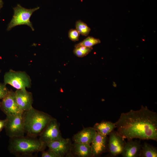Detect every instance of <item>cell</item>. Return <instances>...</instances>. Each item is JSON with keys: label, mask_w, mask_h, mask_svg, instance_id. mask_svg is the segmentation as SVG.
<instances>
[{"label": "cell", "mask_w": 157, "mask_h": 157, "mask_svg": "<svg viewBox=\"0 0 157 157\" xmlns=\"http://www.w3.org/2000/svg\"><path fill=\"white\" fill-rule=\"evenodd\" d=\"M115 124L117 132L124 139L157 141V113L146 106L122 113Z\"/></svg>", "instance_id": "obj_1"}, {"label": "cell", "mask_w": 157, "mask_h": 157, "mask_svg": "<svg viewBox=\"0 0 157 157\" xmlns=\"http://www.w3.org/2000/svg\"><path fill=\"white\" fill-rule=\"evenodd\" d=\"M10 138L8 150L16 156H31L42 151L46 146L45 143L35 137L23 136Z\"/></svg>", "instance_id": "obj_2"}, {"label": "cell", "mask_w": 157, "mask_h": 157, "mask_svg": "<svg viewBox=\"0 0 157 157\" xmlns=\"http://www.w3.org/2000/svg\"><path fill=\"white\" fill-rule=\"evenodd\" d=\"M25 133L35 137L40 133L54 118L49 114L32 107L22 114Z\"/></svg>", "instance_id": "obj_3"}, {"label": "cell", "mask_w": 157, "mask_h": 157, "mask_svg": "<svg viewBox=\"0 0 157 157\" xmlns=\"http://www.w3.org/2000/svg\"><path fill=\"white\" fill-rule=\"evenodd\" d=\"M39 8L37 7L34 8L28 9L24 8L19 4L13 8L14 14L13 18L8 25L7 31L11 30L17 26L26 25L30 27L33 31L34 30L30 18L33 13Z\"/></svg>", "instance_id": "obj_4"}, {"label": "cell", "mask_w": 157, "mask_h": 157, "mask_svg": "<svg viewBox=\"0 0 157 157\" xmlns=\"http://www.w3.org/2000/svg\"><path fill=\"white\" fill-rule=\"evenodd\" d=\"M22 114L6 116L4 128L6 134L10 138L24 136L25 131Z\"/></svg>", "instance_id": "obj_5"}, {"label": "cell", "mask_w": 157, "mask_h": 157, "mask_svg": "<svg viewBox=\"0 0 157 157\" xmlns=\"http://www.w3.org/2000/svg\"><path fill=\"white\" fill-rule=\"evenodd\" d=\"M4 84H9L17 90L26 89L31 85L30 76L24 72L10 70L4 75Z\"/></svg>", "instance_id": "obj_6"}, {"label": "cell", "mask_w": 157, "mask_h": 157, "mask_svg": "<svg viewBox=\"0 0 157 157\" xmlns=\"http://www.w3.org/2000/svg\"><path fill=\"white\" fill-rule=\"evenodd\" d=\"M59 128V124L54 118L51 120L40 134L39 140L46 143L62 139Z\"/></svg>", "instance_id": "obj_7"}, {"label": "cell", "mask_w": 157, "mask_h": 157, "mask_svg": "<svg viewBox=\"0 0 157 157\" xmlns=\"http://www.w3.org/2000/svg\"><path fill=\"white\" fill-rule=\"evenodd\" d=\"M1 110L6 116L19 113H23L17 103L15 92L9 90L8 94L3 99L0 106Z\"/></svg>", "instance_id": "obj_8"}, {"label": "cell", "mask_w": 157, "mask_h": 157, "mask_svg": "<svg viewBox=\"0 0 157 157\" xmlns=\"http://www.w3.org/2000/svg\"><path fill=\"white\" fill-rule=\"evenodd\" d=\"M46 146L54 151L59 157L72 156V144L68 138L62 139L45 143Z\"/></svg>", "instance_id": "obj_9"}, {"label": "cell", "mask_w": 157, "mask_h": 157, "mask_svg": "<svg viewBox=\"0 0 157 157\" xmlns=\"http://www.w3.org/2000/svg\"><path fill=\"white\" fill-rule=\"evenodd\" d=\"M109 135L107 150L110 155L115 156L121 154L126 142L124 139L114 130Z\"/></svg>", "instance_id": "obj_10"}, {"label": "cell", "mask_w": 157, "mask_h": 157, "mask_svg": "<svg viewBox=\"0 0 157 157\" xmlns=\"http://www.w3.org/2000/svg\"><path fill=\"white\" fill-rule=\"evenodd\" d=\"M15 93L17 103L23 111L28 110L33 107V100L31 92L24 89L17 90Z\"/></svg>", "instance_id": "obj_11"}, {"label": "cell", "mask_w": 157, "mask_h": 157, "mask_svg": "<svg viewBox=\"0 0 157 157\" xmlns=\"http://www.w3.org/2000/svg\"><path fill=\"white\" fill-rule=\"evenodd\" d=\"M108 140L107 136L97 133L90 145L93 157L98 156L106 151L107 149Z\"/></svg>", "instance_id": "obj_12"}, {"label": "cell", "mask_w": 157, "mask_h": 157, "mask_svg": "<svg viewBox=\"0 0 157 157\" xmlns=\"http://www.w3.org/2000/svg\"><path fill=\"white\" fill-rule=\"evenodd\" d=\"M97 133L93 127L85 128L75 134L73 137V140L74 142L90 144L94 139Z\"/></svg>", "instance_id": "obj_13"}, {"label": "cell", "mask_w": 157, "mask_h": 157, "mask_svg": "<svg viewBox=\"0 0 157 157\" xmlns=\"http://www.w3.org/2000/svg\"><path fill=\"white\" fill-rule=\"evenodd\" d=\"M142 146L140 140H128L122 150V156L123 157H140Z\"/></svg>", "instance_id": "obj_14"}, {"label": "cell", "mask_w": 157, "mask_h": 157, "mask_svg": "<svg viewBox=\"0 0 157 157\" xmlns=\"http://www.w3.org/2000/svg\"><path fill=\"white\" fill-rule=\"evenodd\" d=\"M71 152L73 156L76 157H93L91 145L87 144L74 142L72 144Z\"/></svg>", "instance_id": "obj_15"}, {"label": "cell", "mask_w": 157, "mask_h": 157, "mask_svg": "<svg viewBox=\"0 0 157 157\" xmlns=\"http://www.w3.org/2000/svg\"><path fill=\"white\" fill-rule=\"evenodd\" d=\"M93 127L97 132L107 136L116 128V126L115 123L104 121L99 123H96Z\"/></svg>", "instance_id": "obj_16"}, {"label": "cell", "mask_w": 157, "mask_h": 157, "mask_svg": "<svg viewBox=\"0 0 157 157\" xmlns=\"http://www.w3.org/2000/svg\"><path fill=\"white\" fill-rule=\"evenodd\" d=\"M140 157H157V148L147 142H144L142 145Z\"/></svg>", "instance_id": "obj_17"}, {"label": "cell", "mask_w": 157, "mask_h": 157, "mask_svg": "<svg viewBox=\"0 0 157 157\" xmlns=\"http://www.w3.org/2000/svg\"><path fill=\"white\" fill-rule=\"evenodd\" d=\"M100 42L101 41L99 39L92 37L89 36L82 42L75 44V47L80 46L92 47L93 46L99 44Z\"/></svg>", "instance_id": "obj_18"}, {"label": "cell", "mask_w": 157, "mask_h": 157, "mask_svg": "<svg viewBox=\"0 0 157 157\" xmlns=\"http://www.w3.org/2000/svg\"><path fill=\"white\" fill-rule=\"evenodd\" d=\"M76 30L81 35L86 36L89 34L90 28L86 24L81 20L77 21L76 23Z\"/></svg>", "instance_id": "obj_19"}, {"label": "cell", "mask_w": 157, "mask_h": 157, "mask_svg": "<svg viewBox=\"0 0 157 157\" xmlns=\"http://www.w3.org/2000/svg\"><path fill=\"white\" fill-rule=\"evenodd\" d=\"M92 49V47L80 46L75 47L73 52L77 56L79 57H83L88 55Z\"/></svg>", "instance_id": "obj_20"}, {"label": "cell", "mask_w": 157, "mask_h": 157, "mask_svg": "<svg viewBox=\"0 0 157 157\" xmlns=\"http://www.w3.org/2000/svg\"><path fill=\"white\" fill-rule=\"evenodd\" d=\"M68 34L69 38L72 41H76L78 40L80 34L76 29H70Z\"/></svg>", "instance_id": "obj_21"}, {"label": "cell", "mask_w": 157, "mask_h": 157, "mask_svg": "<svg viewBox=\"0 0 157 157\" xmlns=\"http://www.w3.org/2000/svg\"><path fill=\"white\" fill-rule=\"evenodd\" d=\"M42 157H59V156L52 149L49 148L46 151H42Z\"/></svg>", "instance_id": "obj_22"}, {"label": "cell", "mask_w": 157, "mask_h": 157, "mask_svg": "<svg viewBox=\"0 0 157 157\" xmlns=\"http://www.w3.org/2000/svg\"><path fill=\"white\" fill-rule=\"evenodd\" d=\"M9 91L5 84L0 83V100L2 99L6 95Z\"/></svg>", "instance_id": "obj_23"}, {"label": "cell", "mask_w": 157, "mask_h": 157, "mask_svg": "<svg viewBox=\"0 0 157 157\" xmlns=\"http://www.w3.org/2000/svg\"><path fill=\"white\" fill-rule=\"evenodd\" d=\"M6 122V119L0 120V133L3 128H4Z\"/></svg>", "instance_id": "obj_24"}, {"label": "cell", "mask_w": 157, "mask_h": 157, "mask_svg": "<svg viewBox=\"0 0 157 157\" xmlns=\"http://www.w3.org/2000/svg\"><path fill=\"white\" fill-rule=\"evenodd\" d=\"M3 5V2L2 0H0V11L1 8L2 7Z\"/></svg>", "instance_id": "obj_25"}, {"label": "cell", "mask_w": 157, "mask_h": 157, "mask_svg": "<svg viewBox=\"0 0 157 157\" xmlns=\"http://www.w3.org/2000/svg\"><path fill=\"white\" fill-rule=\"evenodd\" d=\"M1 102L0 101V104H1Z\"/></svg>", "instance_id": "obj_26"}]
</instances>
